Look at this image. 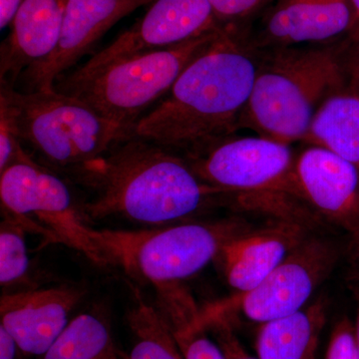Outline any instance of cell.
<instances>
[{"label":"cell","instance_id":"6da1fadb","mask_svg":"<svg viewBox=\"0 0 359 359\" xmlns=\"http://www.w3.org/2000/svg\"><path fill=\"white\" fill-rule=\"evenodd\" d=\"M68 173L90 192L82 203L88 222L179 223L231 198L203 182L178 153L134 134Z\"/></svg>","mask_w":359,"mask_h":359},{"label":"cell","instance_id":"7a4b0ae2","mask_svg":"<svg viewBox=\"0 0 359 359\" xmlns=\"http://www.w3.org/2000/svg\"><path fill=\"white\" fill-rule=\"evenodd\" d=\"M257 67V52L244 32L223 26L167 95L135 124L133 134L185 154L235 134Z\"/></svg>","mask_w":359,"mask_h":359},{"label":"cell","instance_id":"3957f363","mask_svg":"<svg viewBox=\"0 0 359 359\" xmlns=\"http://www.w3.org/2000/svg\"><path fill=\"white\" fill-rule=\"evenodd\" d=\"M340 47L330 42L257 50L256 77L241 127L287 145L304 140L321 105L347 86Z\"/></svg>","mask_w":359,"mask_h":359},{"label":"cell","instance_id":"277c9868","mask_svg":"<svg viewBox=\"0 0 359 359\" xmlns=\"http://www.w3.org/2000/svg\"><path fill=\"white\" fill-rule=\"evenodd\" d=\"M0 101L14 116L22 143L45 163L70 172L100 157L133 131L103 117L76 97L50 91L21 92L1 82Z\"/></svg>","mask_w":359,"mask_h":359},{"label":"cell","instance_id":"5b68a950","mask_svg":"<svg viewBox=\"0 0 359 359\" xmlns=\"http://www.w3.org/2000/svg\"><path fill=\"white\" fill-rule=\"evenodd\" d=\"M221 28L169 48L123 59L87 74L70 71L56 79L53 89L76 97L103 117L133 131L135 124L167 95L180 74L211 43Z\"/></svg>","mask_w":359,"mask_h":359},{"label":"cell","instance_id":"8992f818","mask_svg":"<svg viewBox=\"0 0 359 359\" xmlns=\"http://www.w3.org/2000/svg\"><path fill=\"white\" fill-rule=\"evenodd\" d=\"M244 219L170 224L151 231L101 230L113 264L156 287L190 278L219 256L233 236L247 230Z\"/></svg>","mask_w":359,"mask_h":359},{"label":"cell","instance_id":"52a82bcc","mask_svg":"<svg viewBox=\"0 0 359 359\" xmlns=\"http://www.w3.org/2000/svg\"><path fill=\"white\" fill-rule=\"evenodd\" d=\"M2 210L53 243L77 250L92 264L112 266L101 231L92 229L65 180L36 162L27 151L0 173Z\"/></svg>","mask_w":359,"mask_h":359},{"label":"cell","instance_id":"ba28073f","mask_svg":"<svg viewBox=\"0 0 359 359\" xmlns=\"http://www.w3.org/2000/svg\"><path fill=\"white\" fill-rule=\"evenodd\" d=\"M340 247L330 238L309 237L254 289L199 311L196 325L240 311L248 320L264 323L304 308L316 289L332 275Z\"/></svg>","mask_w":359,"mask_h":359},{"label":"cell","instance_id":"9c48e42d","mask_svg":"<svg viewBox=\"0 0 359 359\" xmlns=\"http://www.w3.org/2000/svg\"><path fill=\"white\" fill-rule=\"evenodd\" d=\"M184 158L203 182L235 197L263 193L292 196L295 157L290 145L282 142L231 135Z\"/></svg>","mask_w":359,"mask_h":359},{"label":"cell","instance_id":"30bf717a","mask_svg":"<svg viewBox=\"0 0 359 359\" xmlns=\"http://www.w3.org/2000/svg\"><path fill=\"white\" fill-rule=\"evenodd\" d=\"M221 27L209 0H154L138 22L71 72L87 74L123 59L169 48Z\"/></svg>","mask_w":359,"mask_h":359},{"label":"cell","instance_id":"8fae6325","mask_svg":"<svg viewBox=\"0 0 359 359\" xmlns=\"http://www.w3.org/2000/svg\"><path fill=\"white\" fill-rule=\"evenodd\" d=\"M154 0H69L57 44L43 60L20 75L27 90L50 91L60 75L90 53L108 30L137 8Z\"/></svg>","mask_w":359,"mask_h":359},{"label":"cell","instance_id":"7c38bea8","mask_svg":"<svg viewBox=\"0 0 359 359\" xmlns=\"http://www.w3.org/2000/svg\"><path fill=\"white\" fill-rule=\"evenodd\" d=\"M262 13L257 29L245 36L257 51L330 43L356 25L348 0H273Z\"/></svg>","mask_w":359,"mask_h":359},{"label":"cell","instance_id":"4fadbf2b","mask_svg":"<svg viewBox=\"0 0 359 359\" xmlns=\"http://www.w3.org/2000/svg\"><path fill=\"white\" fill-rule=\"evenodd\" d=\"M292 197L353 236L359 233V170L328 149L309 145L295 157Z\"/></svg>","mask_w":359,"mask_h":359},{"label":"cell","instance_id":"5bb4252c","mask_svg":"<svg viewBox=\"0 0 359 359\" xmlns=\"http://www.w3.org/2000/svg\"><path fill=\"white\" fill-rule=\"evenodd\" d=\"M85 297L76 285L25 290L0 299V325L26 356H41L69 323L70 314Z\"/></svg>","mask_w":359,"mask_h":359},{"label":"cell","instance_id":"9a60e30c","mask_svg":"<svg viewBox=\"0 0 359 359\" xmlns=\"http://www.w3.org/2000/svg\"><path fill=\"white\" fill-rule=\"evenodd\" d=\"M309 237L302 223L280 219L259 229L248 228L231 238L217 259L236 294L254 289Z\"/></svg>","mask_w":359,"mask_h":359},{"label":"cell","instance_id":"2e32d148","mask_svg":"<svg viewBox=\"0 0 359 359\" xmlns=\"http://www.w3.org/2000/svg\"><path fill=\"white\" fill-rule=\"evenodd\" d=\"M69 0H25L0 51L1 82L11 85L57 44Z\"/></svg>","mask_w":359,"mask_h":359},{"label":"cell","instance_id":"e0dca14e","mask_svg":"<svg viewBox=\"0 0 359 359\" xmlns=\"http://www.w3.org/2000/svg\"><path fill=\"white\" fill-rule=\"evenodd\" d=\"M328 302L321 299L301 311L262 323L257 334L259 359H316L327 323Z\"/></svg>","mask_w":359,"mask_h":359},{"label":"cell","instance_id":"ac0fdd59","mask_svg":"<svg viewBox=\"0 0 359 359\" xmlns=\"http://www.w3.org/2000/svg\"><path fill=\"white\" fill-rule=\"evenodd\" d=\"M304 142L328 149L359 170V91L346 86L321 105Z\"/></svg>","mask_w":359,"mask_h":359},{"label":"cell","instance_id":"d6986e66","mask_svg":"<svg viewBox=\"0 0 359 359\" xmlns=\"http://www.w3.org/2000/svg\"><path fill=\"white\" fill-rule=\"evenodd\" d=\"M40 359H127L116 344L109 320L98 313L78 314Z\"/></svg>","mask_w":359,"mask_h":359},{"label":"cell","instance_id":"ffe728a7","mask_svg":"<svg viewBox=\"0 0 359 359\" xmlns=\"http://www.w3.org/2000/svg\"><path fill=\"white\" fill-rule=\"evenodd\" d=\"M133 295L126 318L132 337L127 359H185L160 309L146 302L138 290Z\"/></svg>","mask_w":359,"mask_h":359},{"label":"cell","instance_id":"44dd1931","mask_svg":"<svg viewBox=\"0 0 359 359\" xmlns=\"http://www.w3.org/2000/svg\"><path fill=\"white\" fill-rule=\"evenodd\" d=\"M0 224V283L8 287L22 282L29 271L25 244V224L13 214L2 210Z\"/></svg>","mask_w":359,"mask_h":359},{"label":"cell","instance_id":"7402d4cb","mask_svg":"<svg viewBox=\"0 0 359 359\" xmlns=\"http://www.w3.org/2000/svg\"><path fill=\"white\" fill-rule=\"evenodd\" d=\"M191 318L167 320L185 359H226L217 342L205 334L203 328L190 325Z\"/></svg>","mask_w":359,"mask_h":359},{"label":"cell","instance_id":"603a6c76","mask_svg":"<svg viewBox=\"0 0 359 359\" xmlns=\"http://www.w3.org/2000/svg\"><path fill=\"white\" fill-rule=\"evenodd\" d=\"M219 25L236 26L262 13L273 0H209Z\"/></svg>","mask_w":359,"mask_h":359},{"label":"cell","instance_id":"cb8c5ba5","mask_svg":"<svg viewBox=\"0 0 359 359\" xmlns=\"http://www.w3.org/2000/svg\"><path fill=\"white\" fill-rule=\"evenodd\" d=\"M25 151L13 113L0 101V173L20 159Z\"/></svg>","mask_w":359,"mask_h":359},{"label":"cell","instance_id":"d4e9b609","mask_svg":"<svg viewBox=\"0 0 359 359\" xmlns=\"http://www.w3.org/2000/svg\"><path fill=\"white\" fill-rule=\"evenodd\" d=\"M205 330L210 328L215 340L222 349L226 359H259L250 355L233 330L230 318L219 316L205 323Z\"/></svg>","mask_w":359,"mask_h":359},{"label":"cell","instance_id":"484cf974","mask_svg":"<svg viewBox=\"0 0 359 359\" xmlns=\"http://www.w3.org/2000/svg\"><path fill=\"white\" fill-rule=\"evenodd\" d=\"M325 359H359L355 327L348 318H342L335 325Z\"/></svg>","mask_w":359,"mask_h":359},{"label":"cell","instance_id":"4316f807","mask_svg":"<svg viewBox=\"0 0 359 359\" xmlns=\"http://www.w3.org/2000/svg\"><path fill=\"white\" fill-rule=\"evenodd\" d=\"M349 46L351 47V59L347 63L348 73L351 75V86L359 91V25L354 27L348 35Z\"/></svg>","mask_w":359,"mask_h":359},{"label":"cell","instance_id":"83f0119b","mask_svg":"<svg viewBox=\"0 0 359 359\" xmlns=\"http://www.w3.org/2000/svg\"><path fill=\"white\" fill-rule=\"evenodd\" d=\"M25 0H0V28L13 25Z\"/></svg>","mask_w":359,"mask_h":359},{"label":"cell","instance_id":"f1b7e54d","mask_svg":"<svg viewBox=\"0 0 359 359\" xmlns=\"http://www.w3.org/2000/svg\"><path fill=\"white\" fill-rule=\"evenodd\" d=\"M18 346L8 332L0 325V359H15Z\"/></svg>","mask_w":359,"mask_h":359},{"label":"cell","instance_id":"f546056e","mask_svg":"<svg viewBox=\"0 0 359 359\" xmlns=\"http://www.w3.org/2000/svg\"><path fill=\"white\" fill-rule=\"evenodd\" d=\"M354 256L359 269V233L354 235Z\"/></svg>","mask_w":359,"mask_h":359},{"label":"cell","instance_id":"4dcf8cb0","mask_svg":"<svg viewBox=\"0 0 359 359\" xmlns=\"http://www.w3.org/2000/svg\"><path fill=\"white\" fill-rule=\"evenodd\" d=\"M348 1L351 2L354 13H355L356 25H359V0H348Z\"/></svg>","mask_w":359,"mask_h":359},{"label":"cell","instance_id":"1f68e13d","mask_svg":"<svg viewBox=\"0 0 359 359\" xmlns=\"http://www.w3.org/2000/svg\"><path fill=\"white\" fill-rule=\"evenodd\" d=\"M355 337H356V344H358V353H359V311L358 316V320H356L355 325Z\"/></svg>","mask_w":359,"mask_h":359}]
</instances>
